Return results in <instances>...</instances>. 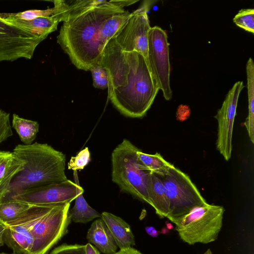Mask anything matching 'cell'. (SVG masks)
I'll list each match as a JSON object with an SVG mask.
<instances>
[{"mask_svg": "<svg viewBox=\"0 0 254 254\" xmlns=\"http://www.w3.org/2000/svg\"><path fill=\"white\" fill-rule=\"evenodd\" d=\"M98 64L107 70L108 99L114 106L126 117L143 118L159 90L146 58L135 51H123L113 38Z\"/></svg>", "mask_w": 254, "mask_h": 254, "instance_id": "cell-1", "label": "cell"}, {"mask_svg": "<svg viewBox=\"0 0 254 254\" xmlns=\"http://www.w3.org/2000/svg\"><path fill=\"white\" fill-rule=\"evenodd\" d=\"M136 2L108 0L63 22L57 42L77 68L88 71L99 63L103 50L100 43L103 24L114 14L124 11V7Z\"/></svg>", "mask_w": 254, "mask_h": 254, "instance_id": "cell-2", "label": "cell"}, {"mask_svg": "<svg viewBox=\"0 0 254 254\" xmlns=\"http://www.w3.org/2000/svg\"><path fill=\"white\" fill-rule=\"evenodd\" d=\"M13 152L24 164L22 170L13 178L7 192L2 197L10 198L25 190L67 180L65 155L47 143L18 144Z\"/></svg>", "mask_w": 254, "mask_h": 254, "instance_id": "cell-3", "label": "cell"}, {"mask_svg": "<svg viewBox=\"0 0 254 254\" xmlns=\"http://www.w3.org/2000/svg\"><path fill=\"white\" fill-rule=\"evenodd\" d=\"M70 203L31 206L18 218L5 225L23 234L32 245L31 254H48L67 232L71 222Z\"/></svg>", "mask_w": 254, "mask_h": 254, "instance_id": "cell-4", "label": "cell"}, {"mask_svg": "<svg viewBox=\"0 0 254 254\" xmlns=\"http://www.w3.org/2000/svg\"><path fill=\"white\" fill-rule=\"evenodd\" d=\"M139 150L130 141L124 139L112 153V180L121 190L148 204V172L142 170L137 161Z\"/></svg>", "mask_w": 254, "mask_h": 254, "instance_id": "cell-5", "label": "cell"}, {"mask_svg": "<svg viewBox=\"0 0 254 254\" xmlns=\"http://www.w3.org/2000/svg\"><path fill=\"white\" fill-rule=\"evenodd\" d=\"M225 210L223 206L207 204L171 221L180 238L190 245L208 244L217 239L223 226Z\"/></svg>", "mask_w": 254, "mask_h": 254, "instance_id": "cell-6", "label": "cell"}, {"mask_svg": "<svg viewBox=\"0 0 254 254\" xmlns=\"http://www.w3.org/2000/svg\"><path fill=\"white\" fill-rule=\"evenodd\" d=\"M160 177L169 202L166 218L170 221L208 203L190 177L175 166Z\"/></svg>", "mask_w": 254, "mask_h": 254, "instance_id": "cell-7", "label": "cell"}, {"mask_svg": "<svg viewBox=\"0 0 254 254\" xmlns=\"http://www.w3.org/2000/svg\"><path fill=\"white\" fill-rule=\"evenodd\" d=\"M46 38L9 21L7 13H0V62L32 59L38 45Z\"/></svg>", "mask_w": 254, "mask_h": 254, "instance_id": "cell-8", "label": "cell"}, {"mask_svg": "<svg viewBox=\"0 0 254 254\" xmlns=\"http://www.w3.org/2000/svg\"><path fill=\"white\" fill-rule=\"evenodd\" d=\"M152 76L166 100L172 97L170 85V64L168 36L161 27H151L148 35L146 59Z\"/></svg>", "mask_w": 254, "mask_h": 254, "instance_id": "cell-9", "label": "cell"}, {"mask_svg": "<svg viewBox=\"0 0 254 254\" xmlns=\"http://www.w3.org/2000/svg\"><path fill=\"white\" fill-rule=\"evenodd\" d=\"M152 1L133 11L132 15L114 38L121 49L126 52L135 51L147 59L148 35L151 28L147 11Z\"/></svg>", "mask_w": 254, "mask_h": 254, "instance_id": "cell-10", "label": "cell"}, {"mask_svg": "<svg viewBox=\"0 0 254 254\" xmlns=\"http://www.w3.org/2000/svg\"><path fill=\"white\" fill-rule=\"evenodd\" d=\"M244 87L243 81L234 83L214 116L218 122L216 148L226 161L231 157L234 120L239 95Z\"/></svg>", "mask_w": 254, "mask_h": 254, "instance_id": "cell-11", "label": "cell"}, {"mask_svg": "<svg viewBox=\"0 0 254 254\" xmlns=\"http://www.w3.org/2000/svg\"><path fill=\"white\" fill-rule=\"evenodd\" d=\"M77 185L69 180L19 192L10 198L36 205L70 203L77 196Z\"/></svg>", "mask_w": 254, "mask_h": 254, "instance_id": "cell-12", "label": "cell"}, {"mask_svg": "<svg viewBox=\"0 0 254 254\" xmlns=\"http://www.w3.org/2000/svg\"><path fill=\"white\" fill-rule=\"evenodd\" d=\"M101 215L118 248L124 249L135 245L134 236L128 224L109 212H103Z\"/></svg>", "mask_w": 254, "mask_h": 254, "instance_id": "cell-13", "label": "cell"}, {"mask_svg": "<svg viewBox=\"0 0 254 254\" xmlns=\"http://www.w3.org/2000/svg\"><path fill=\"white\" fill-rule=\"evenodd\" d=\"M108 0H54L53 16L59 22H64L94 7L103 5Z\"/></svg>", "mask_w": 254, "mask_h": 254, "instance_id": "cell-14", "label": "cell"}, {"mask_svg": "<svg viewBox=\"0 0 254 254\" xmlns=\"http://www.w3.org/2000/svg\"><path fill=\"white\" fill-rule=\"evenodd\" d=\"M147 192L149 203L160 218H166L169 213V202L161 177L150 173L147 182Z\"/></svg>", "mask_w": 254, "mask_h": 254, "instance_id": "cell-15", "label": "cell"}, {"mask_svg": "<svg viewBox=\"0 0 254 254\" xmlns=\"http://www.w3.org/2000/svg\"><path fill=\"white\" fill-rule=\"evenodd\" d=\"M86 238L104 254H114L118 247L105 222L101 218L95 220L88 229Z\"/></svg>", "mask_w": 254, "mask_h": 254, "instance_id": "cell-16", "label": "cell"}, {"mask_svg": "<svg viewBox=\"0 0 254 254\" xmlns=\"http://www.w3.org/2000/svg\"><path fill=\"white\" fill-rule=\"evenodd\" d=\"M24 164L13 152L0 150V198L6 193L12 179L22 170Z\"/></svg>", "mask_w": 254, "mask_h": 254, "instance_id": "cell-17", "label": "cell"}, {"mask_svg": "<svg viewBox=\"0 0 254 254\" xmlns=\"http://www.w3.org/2000/svg\"><path fill=\"white\" fill-rule=\"evenodd\" d=\"M74 183L77 185V196L73 207L69 210L71 221L75 223H87L95 218H101V215L88 205L83 196L84 191L80 186L76 170L73 171Z\"/></svg>", "mask_w": 254, "mask_h": 254, "instance_id": "cell-18", "label": "cell"}, {"mask_svg": "<svg viewBox=\"0 0 254 254\" xmlns=\"http://www.w3.org/2000/svg\"><path fill=\"white\" fill-rule=\"evenodd\" d=\"M137 161L142 170L159 176L165 175L174 166L159 153L149 154L140 149L137 152Z\"/></svg>", "mask_w": 254, "mask_h": 254, "instance_id": "cell-19", "label": "cell"}, {"mask_svg": "<svg viewBox=\"0 0 254 254\" xmlns=\"http://www.w3.org/2000/svg\"><path fill=\"white\" fill-rule=\"evenodd\" d=\"M31 205L13 198H0V223L7 225L18 218Z\"/></svg>", "mask_w": 254, "mask_h": 254, "instance_id": "cell-20", "label": "cell"}, {"mask_svg": "<svg viewBox=\"0 0 254 254\" xmlns=\"http://www.w3.org/2000/svg\"><path fill=\"white\" fill-rule=\"evenodd\" d=\"M246 72L249 113L244 125L250 140L254 143V64L251 58H250L247 62Z\"/></svg>", "mask_w": 254, "mask_h": 254, "instance_id": "cell-21", "label": "cell"}, {"mask_svg": "<svg viewBox=\"0 0 254 254\" xmlns=\"http://www.w3.org/2000/svg\"><path fill=\"white\" fill-rule=\"evenodd\" d=\"M11 17L17 24L24 25L33 33L40 36H47L56 31L59 22L53 16H45L37 17L30 21H25Z\"/></svg>", "mask_w": 254, "mask_h": 254, "instance_id": "cell-22", "label": "cell"}, {"mask_svg": "<svg viewBox=\"0 0 254 254\" xmlns=\"http://www.w3.org/2000/svg\"><path fill=\"white\" fill-rule=\"evenodd\" d=\"M12 127L16 130L22 142L25 145L31 144L39 131L38 122L12 115Z\"/></svg>", "mask_w": 254, "mask_h": 254, "instance_id": "cell-23", "label": "cell"}, {"mask_svg": "<svg viewBox=\"0 0 254 254\" xmlns=\"http://www.w3.org/2000/svg\"><path fill=\"white\" fill-rule=\"evenodd\" d=\"M233 20L237 26L254 34V9L253 8L241 9L234 16Z\"/></svg>", "mask_w": 254, "mask_h": 254, "instance_id": "cell-24", "label": "cell"}, {"mask_svg": "<svg viewBox=\"0 0 254 254\" xmlns=\"http://www.w3.org/2000/svg\"><path fill=\"white\" fill-rule=\"evenodd\" d=\"M91 72L93 85L95 88L104 89L108 87V77L106 68L100 64H95L89 69Z\"/></svg>", "mask_w": 254, "mask_h": 254, "instance_id": "cell-25", "label": "cell"}, {"mask_svg": "<svg viewBox=\"0 0 254 254\" xmlns=\"http://www.w3.org/2000/svg\"><path fill=\"white\" fill-rule=\"evenodd\" d=\"M90 161V153L88 147H85L74 157H71L67 163L69 170H82L88 165Z\"/></svg>", "mask_w": 254, "mask_h": 254, "instance_id": "cell-26", "label": "cell"}, {"mask_svg": "<svg viewBox=\"0 0 254 254\" xmlns=\"http://www.w3.org/2000/svg\"><path fill=\"white\" fill-rule=\"evenodd\" d=\"M54 12L53 8L46 10H28L21 12L12 13L13 17L25 21H30L37 17L52 15Z\"/></svg>", "mask_w": 254, "mask_h": 254, "instance_id": "cell-27", "label": "cell"}, {"mask_svg": "<svg viewBox=\"0 0 254 254\" xmlns=\"http://www.w3.org/2000/svg\"><path fill=\"white\" fill-rule=\"evenodd\" d=\"M9 114L0 109V144L13 135Z\"/></svg>", "mask_w": 254, "mask_h": 254, "instance_id": "cell-28", "label": "cell"}, {"mask_svg": "<svg viewBox=\"0 0 254 254\" xmlns=\"http://www.w3.org/2000/svg\"><path fill=\"white\" fill-rule=\"evenodd\" d=\"M50 254H86L85 245L63 244L55 248Z\"/></svg>", "mask_w": 254, "mask_h": 254, "instance_id": "cell-29", "label": "cell"}, {"mask_svg": "<svg viewBox=\"0 0 254 254\" xmlns=\"http://www.w3.org/2000/svg\"><path fill=\"white\" fill-rule=\"evenodd\" d=\"M114 254H143L138 250L129 247L120 250Z\"/></svg>", "mask_w": 254, "mask_h": 254, "instance_id": "cell-30", "label": "cell"}, {"mask_svg": "<svg viewBox=\"0 0 254 254\" xmlns=\"http://www.w3.org/2000/svg\"><path fill=\"white\" fill-rule=\"evenodd\" d=\"M86 254H100L99 251L90 243L85 245Z\"/></svg>", "mask_w": 254, "mask_h": 254, "instance_id": "cell-31", "label": "cell"}, {"mask_svg": "<svg viewBox=\"0 0 254 254\" xmlns=\"http://www.w3.org/2000/svg\"><path fill=\"white\" fill-rule=\"evenodd\" d=\"M145 229L146 232L153 238H156L159 235V232L152 226H147Z\"/></svg>", "mask_w": 254, "mask_h": 254, "instance_id": "cell-32", "label": "cell"}, {"mask_svg": "<svg viewBox=\"0 0 254 254\" xmlns=\"http://www.w3.org/2000/svg\"><path fill=\"white\" fill-rule=\"evenodd\" d=\"M6 226L0 223V247L4 245L3 241V234L4 232Z\"/></svg>", "mask_w": 254, "mask_h": 254, "instance_id": "cell-33", "label": "cell"}, {"mask_svg": "<svg viewBox=\"0 0 254 254\" xmlns=\"http://www.w3.org/2000/svg\"><path fill=\"white\" fill-rule=\"evenodd\" d=\"M203 254H212V253L210 249H208L206 251H205Z\"/></svg>", "mask_w": 254, "mask_h": 254, "instance_id": "cell-34", "label": "cell"}, {"mask_svg": "<svg viewBox=\"0 0 254 254\" xmlns=\"http://www.w3.org/2000/svg\"><path fill=\"white\" fill-rule=\"evenodd\" d=\"M0 254H13V253H12V254H7V253H0Z\"/></svg>", "mask_w": 254, "mask_h": 254, "instance_id": "cell-35", "label": "cell"}]
</instances>
